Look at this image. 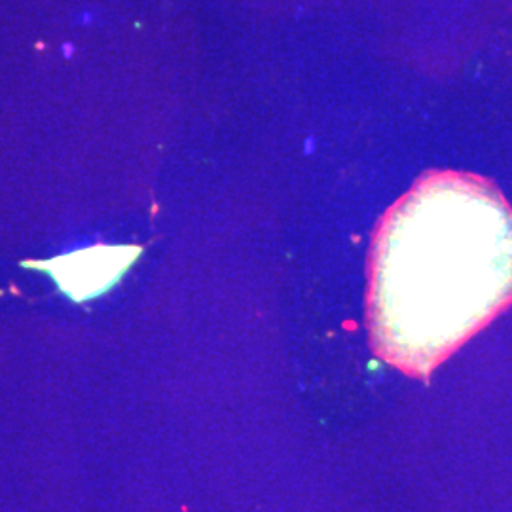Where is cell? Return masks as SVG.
I'll return each mask as SVG.
<instances>
[{
    "label": "cell",
    "mask_w": 512,
    "mask_h": 512,
    "mask_svg": "<svg viewBox=\"0 0 512 512\" xmlns=\"http://www.w3.org/2000/svg\"><path fill=\"white\" fill-rule=\"evenodd\" d=\"M511 304V205L478 175L425 173L372 239L368 329L376 355L425 380Z\"/></svg>",
    "instance_id": "obj_1"
},
{
    "label": "cell",
    "mask_w": 512,
    "mask_h": 512,
    "mask_svg": "<svg viewBox=\"0 0 512 512\" xmlns=\"http://www.w3.org/2000/svg\"><path fill=\"white\" fill-rule=\"evenodd\" d=\"M141 253L137 247H95L40 264L52 272L59 287L74 300H86L107 291Z\"/></svg>",
    "instance_id": "obj_2"
}]
</instances>
